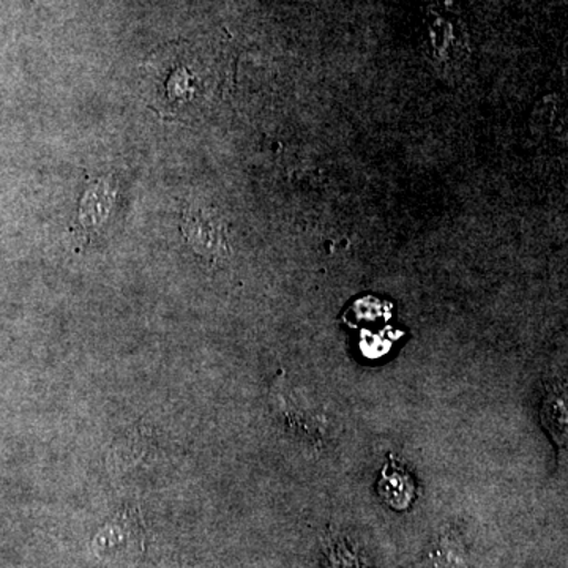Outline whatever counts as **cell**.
<instances>
[{"label":"cell","mask_w":568,"mask_h":568,"mask_svg":"<svg viewBox=\"0 0 568 568\" xmlns=\"http://www.w3.org/2000/svg\"><path fill=\"white\" fill-rule=\"evenodd\" d=\"M335 568H357V566H355L353 560L347 559V560H343V562H336Z\"/></svg>","instance_id":"4"},{"label":"cell","mask_w":568,"mask_h":568,"mask_svg":"<svg viewBox=\"0 0 568 568\" xmlns=\"http://www.w3.org/2000/svg\"><path fill=\"white\" fill-rule=\"evenodd\" d=\"M381 491H383L388 506L396 508V510H405L413 503V478L403 473L402 469L386 466V469L383 470V480H381Z\"/></svg>","instance_id":"2"},{"label":"cell","mask_w":568,"mask_h":568,"mask_svg":"<svg viewBox=\"0 0 568 568\" xmlns=\"http://www.w3.org/2000/svg\"><path fill=\"white\" fill-rule=\"evenodd\" d=\"M212 224L201 213H186L182 223V234L197 253H215L220 239L212 235Z\"/></svg>","instance_id":"3"},{"label":"cell","mask_w":568,"mask_h":568,"mask_svg":"<svg viewBox=\"0 0 568 568\" xmlns=\"http://www.w3.org/2000/svg\"><path fill=\"white\" fill-rule=\"evenodd\" d=\"M115 196H118V186L112 178L100 179L89 186L82 197L77 223H74V231L81 241H88L89 237L102 230L104 223L110 219Z\"/></svg>","instance_id":"1"}]
</instances>
